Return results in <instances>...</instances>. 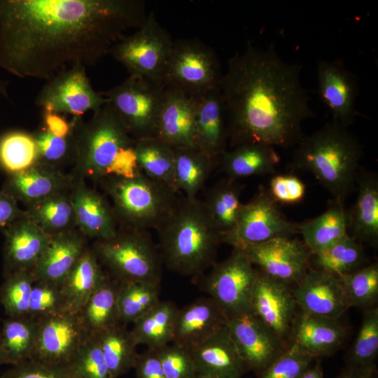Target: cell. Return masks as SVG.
<instances>
[{
  "instance_id": "30",
  "label": "cell",
  "mask_w": 378,
  "mask_h": 378,
  "mask_svg": "<svg viewBox=\"0 0 378 378\" xmlns=\"http://www.w3.org/2000/svg\"><path fill=\"white\" fill-rule=\"evenodd\" d=\"M218 160L227 177L237 180L273 173L280 162V156L274 147L251 143L227 150Z\"/></svg>"
},
{
  "instance_id": "37",
  "label": "cell",
  "mask_w": 378,
  "mask_h": 378,
  "mask_svg": "<svg viewBox=\"0 0 378 378\" xmlns=\"http://www.w3.org/2000/svg\"><path fill=\"white\" fill-rule=\"evenodd\" d=\"M134 152L138 167L143 174L177 192L174 150L169 146L154 136L140 139L134 141Z\"/></svg>"
},
{
  "instance_id": "59",
  "label": "cell",
  "mask_w": 378,
  "mask_h": 378,
  "mask_svg": "<svg viewBox=\"0 0 378 378\" xmlns=\"http://www.w3.org/2000/svg\"><path fill=\"white\" fill-rule=\"evenodd\" d=\"M8 82L0 78V94L6 99L10 100L8 91Z\"/></svg>"
},
{
  "instance_id": "23",
  "label": "cell",
  "mask_w": 378,
  "mask_h": 378,
  "mask_svg": "<svg viewBox=\"0 0 378 378\" xmlns=\"http://www.w3.org/2000/svg\"><path fill=\"white\" fill-rule=\"evenodd\" d=\"M2 231L5 236L4 276L18 270L31 272L47 247L50 235L27 216Z\"/></svg>"
},
{
  "instance_id": "50",
  "label": "cell",
  "mask_w": 378,
  "mask_h": 378,
  "mask_svg": "<svg viewBox=\"0 0 378 378\" xmlns=\"http://www.w3.org/2000/svg\"><path fill=\"white\" fill-rule=\"evenodd\" d=\"M62 311H64V306L59 286L49 281H34L31 293L28 316L38 321Z\"/></svg>"
},
{
  "instance_id": "58",
  "label": "cell",
  "mask_w": 378,
  "mask_h": 378,
  "mask_svg": "<svg viewBox=\"0 0 378 378\" xmlns=\"http://www.w3.org/2000/svg\"><path fill=\"white\" fill-rule=\"evenodd\" d=\"M300 378H323L320 361L318 360L314 366L309 367Z\"/></svg>"
},
{
  "instance_id": "52",
  "label": "cell",
  "mask_w": 378,
  "mask_h": 378,
  "mask_svg": "<svg viewBox=\"0 0 378 378\" xmlns=\"http://www.w3.org/2000/svg\"><path fill=\"white\" fill-rule=\"evenodd\" d=\"M268 192L278 204H294L303 200L306 187L295 175L279 174L270 179Z\"/></svg>"
},
{
  "instance_id": "51",
  "label": "cell",
  "mask_w": 378,
  "mask_h": 378,
  "mask_svg": "<svg viewBox=\"0 0 378 378\" xmlns=\"http://www.w3.org/2000/svg\"><path fill=\"white\" fill-rule=\"evenodd\" d=\"M156 350L166 378H194L197 374L190 350L173 342Z\"/></svg>"
},
{
  "instance_id": "1",
  "label": "cell",
  "mask_w": 378,
  "mask_h": 378,
  "mask_svg": "<svg viewBox=\"0 0 378 378\" xmlns=\"http://www.w3.org/2000/svg\"><path fill=\"white\" fill-rule=\"evenodd\" d=\"M147 15L139 0H0V69L48 80L93 66Z\"/></svg>"
},
{
  "instance_id": "48",
  "label": "cell",
  "mask_w": 378,
  "mask_h": 378,
  "mask_svg": "<svg viewBox=\"0 0 378 378\" xmlns=\"http://www.w3.org/2000/svg\"><path fill=\"white\" fill-rule=\"evenodd\" d=\"M75 131L68 137H59L51 134L41 125L34 133L38 150L39 162L57 168L69 159L74 160Z\"/></svg>"
},
{
  "instance_id": "47",
  "label": "cell",
  "mask_w": 378,
  "mask_h": 378,
  "mask_svg": "<svg viewBox=\"0 0 378 378\" xmlns=\"http://www.w3.org/2000/svg\"><path fill=\"white\" fill-rule=\"evenodd\" d=\"M66 368L73 378H111L97 340L92 334Z\"/></svg>"
},
{
  "instance_id": "20",
  "label": "cell",
  "mask_w": 378,
  "mask_h": 378,
  "mask_svg": "<svg viewBox=\"0 0 378 378\" xmlns=\"http://www.w3.org/2000/svg\"><path fill=\"white\" fill-rule=\"evenodd\" d=\"M227 321L215 300L200 298L178 308L172 342L191 350L223 328Z\"/></svg>"
},
{
  "instance_id": "60",
  "label": "cell",
  "mask_w": 378,
  "mask_h": 378,
  "mask_svg": "<svg viewBox=\"0 0 378 378\" xmlns=\"http://www.w3.org/2000/svg\"><path fill=\"white\" fill-rule=\"evenodd\" d=\"M4 364V358L1 346V331H0V365Z\"/></svg>"
},
{
  "instance_id": "49",
  "label": "cell",
  "mask_w": 378,
  "mask_h": 378,
  "mask_svg": "<svg viewBox=\"0 0 378 378\" xmlns=\"http://www.w3.org/2000/svg\"><path fill=\"white\" fill-rule=\"evenodd\" d=\"M314 358L298 344L291 343L258 378H300Z\"/></svg>"
},
{
  "instance_id": "17",
  "label": "cell",
  "mask_w": 378,
  "mask_h": 378,
  "mask_svg": "<svg viewBox=\"0 0 378 378\" xmlns=\"http://www.w3.org/2000/svg\"><path fill=\"white\" fill-rule=\"evenodd\" d=\"M297 303L290 285L258 272L251 300V312L282 340L291 334Z\"/></svg>"
},
{
  "instance_id": "34",
  "label": "cell",
  "mask_w": 378,
  "mask_h": 378,
  "mask_svg": "<svg viewBox=\"0 0 378 378\" xmlns=\"http://www.w3.org/2000/svg\"><path fill=\"white\" fill-rule=\"evenodd\" d=\"M178 310L173 302L160 300L136 320L130 331L136 344L158 349L171 343Z\"/></svg>"
},
{
  "instance_id": "10",
  "label": "cell",
  "mask_w": 378,
  "mask_h": 378,
  "mask_svg": "<svg viewBox=\"0 0 378 378\" xmlns=\"http://www.w3.org/2000/svg\"><path fill=\"white\" fill-rule=\"evenodd\" d=\"M165 89L162 83L130 76L100 93L109 100L128 133L136 140L155 136Z\"/></svg>"
},
{
  "instance_id": "57",
  "label": "cell",
  "mask_w": 378,
  "mask_h": 378,
  "mask_svg": "<svg viewBox=\"0 0 378 378\" xmlns=\"http://www.w3.org/2000/svg\"><path fill=\"white\" fill-rule=\"evenodd\" d=\"M375 370L348 365L337 378H375Z\"/></svg>"
},
{
  "instance_id": "7",
  "label": "cell",
  "mask_w": 378,
  "mask_h": 378,
  "mask_svg": "<svg viewBox=\"0 0 378 378\" xmlns=\"http://www.w3.org/2000/svg\"><path fill=\"white\" fill-rule=\"evenodd\" d=\"M94 252L118 284L161 283L163 262L147 230L118 229L113 237L98 240Z\"/></svg>"
},
{
  "instance_id": "28",
  "label": "cell",
  "mask_w": 378,
  "mask_h": 378,
  "mask_svg": "<svg viewBox=\"0 0 378 378\" xmlns=\"http://www.w3.org/2000/svg\"><path fill=\"white\" fill-rule=\"evenodd\" d=\"M69 196L76 225L83 234L102 240L116 234L117 219L113 208L99 193L80 182Z\"/></svg>"
},
{
  "instance_id": "22",
  "label": "cell",
  "mask_w": 378,
  "mask_h": 378,
  "mask_svg": "<svg viewBox=\"0 0 378 378\" xmlns=\"http://www.w3.org/2000/svg\"><path fill=\"white\" fill-rule=\"evenodd\" d=\"M193 99L196 146L219 160L227 150V120L219 88L192 97Z\"/></svg>"
},
{
  "instance_id": "15",
  "label": "cell",
  "mask_w": 378,
  "mask_h": 378,
  "mask_svg": "<svg viewBox=\"0 0 378 378\" xmlns=\"http://www.w3.org/2000/svg\"><path fill=\"white\" fill-rule=\"evenodd\" d=\"M227 327L246 370L258 374L287 348L284 341L252 313L228 319Z\"/></svg>"
},
{
  "instance_id": "27",
  "label": "cell",
  "mask_w": 378,
  "mask_h": 378,
  "mask_svg": "<svg viewBox=\"0 0 378 378\" xmlns=\"http://www.w3.org/2000/svg\"><path fill=\"white\" fill-rule=\"evenodd\" d=\"M86 249L83 234L74 230L51 235L47 247L31 270L34 281H45L59 285Z\"/></svg>"
},
{
  "instance_id": "46",
  "label": "cell",
  "mask_w": 378,
  "mask_h": 378,
  "mask_svg": "<svg viewBox=\"0 0 378 378\" xmlns=\"http://www.w3.org/2000/svg\"><path fill=\"white\" fill-rule=\"evenodd\" d=\"M34 282L29 270H18L4 276L0 287V302L8 317L28 316Z\"/></svg>"
},
{
  "instance_id": "35",
  "label": "cell",
  "mask_w": 378,
  "mask_h": 378,
  "mask_svg": "<svg viewBox=\"0 0 378 378\" xmlns=\"http://www.w3.org/2000/svg\"><path fill=\"white\" fill-rule=\"evenodd\" d=\"M94 335L111 378H118L134 368L138 346L127 326L120 323Z\"/></svg>"
},
{
  "instance_id": "9",
  "label": "cell",
  "mask_w": 378,
  "mask_h": 378,
  "mask_svg": "<svg viewBox=\"0 0 378 378\" xmlns=\"http://www.w3.org/2000/svg\"><path fill=\"white\" fill-rule=\"evenodd\" d=\"M174 41L151 11L135 32L126 35L113 46L110 54L127 69L130 76L162 83Z\"/></svg>"
},
{
  "instance_id": "45",
  "label": "cell",
  "mask_w": 378,
  "mask_h": 378,
  "mask_svg": "<svg viewBox=\"0 0 378 378\" xmlns=\"http://www.w3.org/2000/svg\"><path fill=\"white\" fill-rule=\"evenodd\" d=\"M378 354V308L365 309L349 355V366L375 370Z\"/></svg>"
},
{
  "instance_id": "3",
  "label": "cell",
  "mask_w": 378,
  "mask_h": 378,
  "mask_svg": "<svg viewBox=\"0 0 378 378\" xmlns=\"http://www.w3.org/2000/svg\"><path fill=\"white\" fill-rule=\"evenodd\" d=\"M157 230L158 248L169 270L199 276L215 263L220 233L203 201L179 198Z\"/></svg>"
},
{
  "instance_id": "41",
  "label": "cell",
  "mask_w": 378,
  "mask_h": 378,
  "mask_svg": "<svg viewBox=\"0 0 378 378\" xmlns=\"http://www.w3.org/2000/svg\"><path fill=\"white\" fill-rule=\"evenodd\" d=\"M314 255L317 270L337 276L360 269L365 261L363 246L349 233Z\"/></svg>"
},
{
  "instance_id": "16",
  "label": "cell",
  "mask_w": 378,
  "mask_h": 378,
  "mask_svg": "<svg viewBox=\"0 0 378 378\" xmlns=\"http://www.w3.org/2000/svg\"><path fill=\"white\" fill-rule=\"evenodd\" d=\"M241 250L261 272L289 285L298 284L310 268L309 250L291 237H277Z\"/></svg>"
},
{
  "instance_id": "21",
  "label": "cell",
  "mask_w": 378,
  "mask_h": 378,
  "mask_svg": "<svg viewBox=\"0 0 378 378\" xmlns=\"http://www.w3.org/2000/svg\"><path fill=\"white\" fill-rule=\"evenodd\" d=\"M154 137L172 149L197 148L192 97L181 91L166 88Z\"/></svg>"
},
{
  "instance_id": "5",
  "label": "cell",
  "mask_w": 378,
  "mask_h": 378,
  "mask_svg": "<svg viewBox=\"0 0 378 378\" xmlns=\"http://www.w3.org/2000/svg\"><path fill=\"white\" fill-rule=\"evenodd\" d=\"M93 113L87 122L80 118L76 127L74 160L77 170L95 179L136 174L139 169L134 152L135 140L111 104Z\"/></svg>"
},
{
  "instance_id": "12",
  "label": "cell",
  "mask_w": 378,
  "mask_h": 378,
  "mask_svg": "<svg viewBox=\"0 0 378 378\" xmlns=\"http://www.w3.org/2000/svg\"><path fill=\"white\" fill-rule=\"evenodd\" d=\"M264 186L247 203L241 204L234 227L221 237V243L243 249L277 237L299 233L298 223L288 220Z\"/></svg>"
},
{
  "instance_id": "61",
  "label": "cell",
  "mask_w": 378,
  "mask_h": 378,
  "mask_svg": "<svg viewBox=\"0 0 378 378\" xmlns=\"http://www.w3.org/2000/svg\"><path fill=\"white\" fill-rule=\"evenodd\" d=\"M194 378H214V377L201 375V374H197Z\"/></svg>"
},
{
  "instance_id": "4",
  "label": "cell",
  "mask_w": 378,
  "mask_h": 378,
  "mask_svg": "<svg viewBox=\"0 0 378 378\" xmlns=\"http://www.w3.org/2000/svg\"><path fill=\"white\" fill-rule=\"evenodd\" d=\"M297 144L292 167L312 173L335 200L344 203L356 187L363 155L357 137L349 127L331 120L302 136Z\"/></svg>"
},
{
  "instance_id": "36",
  "label": "cell",
  "mask_w": 378,
  "mask_h": 378,
  "mask_svg": "<svg viewBox=\"0 0 378 378\" xmlns=\"http://www.w3.org/2000/svg\"><path fill=\"white\" fill-rule=\"evenodd\" d=\"M118 290V283L106 275L79 312L78 316L89 334L98 333L120 323Z\"/></svg>"
},
{
  "instance_id": "40",
  "label": "cell",
  "mask_w": 378,
  "mask_h": 378,
  "mask_svg": "<svg viewBox=\"0 0 378 378\" xmlns=\"http://www.w3.org/2000/svg\"><path fill=\"white\" fill-rule=\"evenodd\" d=\"M27 216L49 235L73 230L76 225L70 196L66 192L28 206Z\"/></svg>"
},
{
  "instance_id": "11",
  "label": "cell",
  "mask_w": 378,
  "mask_h": 378,
  "mask_svg": "<svg viewBox=\"0 0 378 378\" xmlns=\"http://www.w3.org/2000/svg\"><path fill=\"white\" fill-rule=\"evenodd\" d=\"M244 251L233 248L224 260L215 262L198 284L221 308L228 319L251 312L258 270Z\"/></svg>"
},
{
  "instance_id": "13",
  "label": "cell",
  "mask_w": 378,
  "mask_h": 378,
  "mask_svg": "<svg viewBox=\"0 0 378 378\" xmlns=\"http://www.w3.org/2000/svg\"><path fill=\"white\" fill-rule=\"evenodd\" d=\"M109 100L91 85L86 67L76 65L47 80L37 94L35 104L42 110L80 118L89 111H97Z\"/></svg>"
},
{
  "instance_id": "24",
  "label": "cell",
  "mask_w": 378,
  "mask_h": 378,
  "mask_svg": "<svg viewBox=\"0 0 378 378\" xmlns=\"http://www.w3.org/2000/svg\"><path fill=\"white\" fill-rule=\"evenodd\" d=\"M197 374L241 378L247 370L226 326L190 350Z\"/></svg>"
},
{
  "instance_id": "53",
  "label": "cell",
  "mask_w": 378,
  "mask_h": 378,
  "mask_svg": "<svg viewBox=\"0 0 378 378\" xmlns=\"http://www.w3.org/2000/svg\"><path fill=\"white\" fill-rule=\"evenodd\" d=\"M1 378H73L66 367L46 364L29 359L13 365Z\"/></svg>"
},
{
  "instance_id": "25",
  "label": "cell",
  "mask_w": 378,
  "mask_h": 378,
  "mask_svg": "<svg viewBox=\"0 0 378 378\" xmlns=\"http://www.w3.org/2000/svg\"><path fill=\"white\" fill-rule=\"evenodd\" d=\"M71 179L58 168L38 162L24 171L9 174L2 190L28 206L66 192Z\"/></svg>"
},
{
  "instance_id": "33",
  "label": "cell",
  "mask_w": 378,
  "mask_h": 378,
  "mask_svg": "<svg viewBox=\"0 0 378 378\" xmlns=\"http://www.w3.org/2000/svg\"><path fill=\"white\" fill-rule=\"evenodd\" d=\"M174 184L177 192L188 200L197 199L218 160L197 148L173 149Z\"/></svg>"
},
{
  "instance_id": "54",
  "label": "cell",
  "mask_w": 378,
  "mask_h": 378,
  "mask_svg": "<svg viewBox=\"0 0 378 378\" xmlns=\"http://www.w3.org/2000/svg\"><path fill=\"white\" fill-rule=\"evenodd\" d=\"M133 369L136 378H166L156 349L139 354Z\"/></svg>"
},
{
  "instance_id": "19",
  "label": "cell",
  "mask_w": 378,
  "mask_h": 378,
  "mask_svg": "<svg viewBox=\"0 0 378 378\" xmlns=\"http://www.w3.org/2000/svg\"><path fill=\"white\" fill-rule=\"evenodd\" d=\"M293 293L302 311L338 319L349 307L340 279L309 268Z\"/></svg>"
},
{
  "instance_id": "8",
  "label": "cell",
  "mask_w": 378,
  "mask_h": 378,
  "mask_svg": "<svg viewBox=\"0 0 378 378\" xmlns=\"http://www.w3.org/2000/svg\"><path fill=\"white\" fill-rule=\"evenodd\" d=\"M222 75L218 58L211 47L196 38H181L174 41L162 83L195 97L219 88Z\"/></svg>"
},
{
  "instance_id": "55",
  "label": "cell",
  "mask_w": 378,
  "mask_h": 378,
  "mask_svg": "<svg viewBox=\"0 0 378 378\" xmlns=\"http://www.w3.org/2000/svg\"><path fill=\"white\" fill-rule=\"evenodd\" d=\"M80 118L72 117L71 120L69 121L61 113L42 110V125L51 134L59 137L71 136Z\"/></svg>"
},
{
  "instance_id": "14",
  "label": "cell",
  "mask_w": 378,
  "mask_h": 378,
  "mask_svg": "<svg viewBox=\"0 0 378 378\" xmlns=\"http://www.w3.org/2000/svg\"><path fill=\"white\" fill-rule=\"evenodd\" d=\"M37 322L32 358L39 362L66 367L89 335L78 314L62 311Z\"/></svg>"
},
{
  "instance_id": "44",
  "label": "cell",
  "mask_w": 378,
  "mask_h": 378,
  "mask_svg": "<svg viewBox=\"0 0 378 378\" xmlns=\"http://www.w3.org/2000/svg\"><path fill=\"white\" fill-rule=\"evenodd\" d=\"M337 277L342 283L349 307L368 309L375 304L378 298L377 262Z\"/></svg>"
},
{
  "instance_id": "56",
  "label": "cell",
  "mask_w": 378,
  "mask_h": 378,
  "mask_svg": "<svg viewBox=\"0 0 378 378\" xmlns=\"http://www.w3.org/2000/svg\"><path fill=\"white\" fill-rule=\"evenodd\" d=\"M26 216V211L19 208L18 202L1 190L0 191V229L4 230L15 221Z\"/></svg>"
},
{
  "instance_id": "26",
  "label": "cell",
  "mask_w": 378,
  "mask_h": 378,
  "mask_svg": "<svg viewBox=\"0 0 378 378\" xmlns=\"http://www.w3.org/2000/svg\"><path fill=\"white\" fill-rule=\"evenodd\" d=\"M290 335L293 343L316 358L335 351L344 342L346 330L337 318L301 310L296 314Z\"/></svg>"
},
{
  "instance_id": "29",
  "label": "cell",
  "mask_w": 378,
  "mask_h": 378,
  "mask_svg": "<svg viewBox=\"0 0 378 378\" xmlns=\"http://www.w3.org/2000/svg\"><path fill=\"white\" fill-rule=\"evenodd\" d=\"M358 195L348 211L349 229L358 241L377 245L378 241V178L374 172L358 170Z\"/></svg>"
},
{
  "instance_id": "38",
  "label": "cell",
  "mask_w": 378,
  "mask_h": 378,
  "mask_svg": "<svg viewBox=\"0 0 378 378\" xmlns=\"http://www.w3.org/2000/svg\"><path fill=\"white\" fill-rule=\"evenodd\" d=\"M242 186L234 180L226 178L218 181L209 190L203 201L206 210L221 237L234 226L240 206Z\"/></svg>"
},
{
  "instance_id": "39",
  "label": "cell",
  "mask_w": 378,
  "mask_h": 378,
  "mask_svg": "<svg viewBox=\"0 0 378 378\" xmlns=\"http://www.w3.org/2000/svg\"><path fill=\"white\" fill-rule=\"evenodd\" d=\"M1 331L4 364L16 365L32 358L37 322L29 316L8 317Z\"/></svg>"
},
{
  "instance_id": "18",
  "label": "cell",
  "mask_w": 378,
  "mask_h": 378,
  "mask_svg": "<svg viewBox=\"0 0 378 378\" xmlns=\"http://www.w3.org/2000/svg\"><path fill=\"white\" fill-rule=\"evenodd\" d=\"M318 94L332 115V120L349 127L356 115L358 92L356 76L339 61L318 62Z\"/></svg>"
},
{
  "instance_id": "2",
  "label": "cell",
  "mask_w": 378,
  "mask_h": 378,
  "mask_svg": "<svg viewBox=\"0 0 378 378\" xmlns=\"http://www.w3.org/2000/svg\"><path fill=\"white\" fill-rule=\"evenodd\" d=\"M300 72L301 66L284 61L273 45L262 49L249 42L229 59L219 89L231 148L298 144L303 122L313 115Z\"/></svg>"
},
{
  "instance_id": "31",
  "label": "cell",
  "mask_w": 378,
  "mask_h": 378,
  "mask_svg": "<svg viewBox=\"0 0 378 378\" xmlns=\"http://www.w3.org/2000/svg\"><path fill=\"white\" fill-rule=\"evenodd\" d=\"M94 251L86 249L60 283L64 311L78 314L88 300L106 278Z\"/></svg>"
},
{
  "instance_id": "32",
  "label": "cell",
  "mask_w": 378,
  "mask_h": 378,
  "mask_svg": "<svg viewBox=\"0 0 378 378\" xmlns=\"http://www.w3.org/2000/svg\"><path fill=\"white\" fill-rule=\"evenodd\" d=\"M304 244L314 255L348 234L349 215L342 202L333 200L328 209L316 218L298 223Z\"/></svg>"
},
{
  "instance_id": "6",
  "label": "cell",
  "mask_w": 378,
  "mask_h": 378,
  "mask_svg": "<svg viewBox=\"0 0 378 378\" xmlns=\"http://www.w3.org/2000/svg\"><path fill=\"white\" fill-rule=\"evenodd\" d=\"M103 179L116 219L125 227L158 230L179 200L177 192L140 170L129 177L111 176Z\"/></svg>"
},
{
  "instance_id": "42",
  "label": "cell",
  "mask_w": 378,
  "mask_h": 378,
  "mask_svg": "<svg viewBox=\"0 0 378 378\" xmlns=\"http://www.w3.org/2000/svg\"><path fill=\"white\" fill-rule=\"evenodd\" d=\"M38 162L34 134L13 130L0 136V167L8 175L27 169Z\"/></svg>"
},
{
  "instance_id": "43",
  "label": "cell",
  "mask_w": 378,
  "mask_h": 378,
  "mask_svg": "<svg viewBox=\"0 0 378 378\" xmlns=\"http://www.w3.org/2000/svg\"><path fill=\"white\" fill-rule=\"evenodd\" d=\"M160 284L142 281L118 284L117 295L119 321L133 323L160 300Z\"/></svg>"
}]
</instances>
